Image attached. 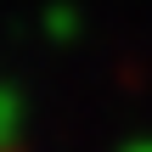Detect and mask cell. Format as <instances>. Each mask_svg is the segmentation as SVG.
I'll return each mask as SVG.
<instances>
[{"instance_id": "cell-2", "label": "cell", "mask_w": 152, "mask_h": 152, "mask_svg": "<svg viewBox=\"0 0 152 152\" xmlns=\"http://www.w3.org/2000/svg\"><path fill=\"white\" fill-rule=\"evenodd\" d=\"M11 130H17V96H6V90H0V135L11 141Z\"/></svg>"}, {"instance_id": "cell-3", "label": "cell", "mask_w": 152, "mask_h": 152, "mask_svg": "<svg viewBox=\"0 0 152 152\" xmlns=\"http://www.w3.org/2000/svg\"><path fill=\"white\" fill-rule=\"evenodd\" d=\"M130 152H152V147H130Z\"/></svg>"}, {"instance_id": "cell-1", "label": "cell", "mask_w": 152, "mask_h": 152, "mask_svg": "<svg viewBox=\"0 0 152 152\" xmlns=\"http://www.w3.org/2000/svg\"><path fill=\"white\" fill-rule=\"evenodd\" d=\"M45 34L68 39V34H73V6H51V11H45Z\"/></svg>"}]
</instances>
